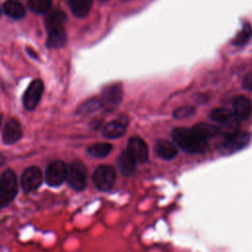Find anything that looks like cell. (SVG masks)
I'll use <instances>...</instances> for the list:
<instances>
[{
    "instance_id": "obj_22",
    "label": "cell",
    "mask_w": 252,
    "mask_h": 252,
    "mask_svg": "<svg viewBox=\"0 0 252 252\" xmlns=\"http://www.w3.org/2000/svg\"><path fill=\"white\" fill-rule=\"evenodd\" d=\"M192 129L206 140H208L209 138L215 137L219 133V128H217L216 126H214L212 124H208V123L196 124L195 126L192 127Z\"/></svg>"
},
{
    "instance_id": "obj_10",
    "label": "cell",
    "mask_w": 252,
    "mask_h": 252,
    "mask_svg": "<svg viewBox=\"0 0 252 252\" xmlns=\"http://www.w3.org/2000/svg\"><path fill=\"white\" fill-rule=\"evenodd\" d=\"M0 188L8 201L11 202L18 192L17 176L13 170L8 169L3 172L0 177Z\"/></svg>"
},
{
    "instance_id": "obj_1",
    "label": "cell",
    "mask_w": 252,
    "mask_h": 252,
    "mask_svg": "<svg viewBox=\"0 0 252 252\" xmlns=\"http://www.w3.org/2000/svg\"><path fill=\"white\" fill-rule=\"evenodd\" d=\"M171 137L175 144L188 154L204 153L208 147L207 140L197 134L192 128H175L171 132Z\"/></svg>"
},
{
    "instance_id": "obj_12",
    "label": "cell",
    "mask_w": 252,
    "mask_h": 252,
    "mask_svg": "<svg viewBox=\"0 0 252 252\" xmlns=\"http://www.w3.org/2000/svg\"><path fill=\"white\" fill-rule=\"evenodd\" d=\"M127 125L128 119L125 116H120L105 125L102 130V135L107 139H117L125 133Z\"/></svg>"
},
{
    "instance_id": "obj_28",
    "label": "cell",
    "mask_w": 252,
    "mask_h": 252,
    "mask_svg": "<svg viewBox=\"0 0 252 252\" xmlns=\"http://www.w3.org/2000/svg\"><path fill=\"white\" fill-rule=\"evenodd\" d=\"M10 202L8 201V199L6 198V196L4 195V193H3V191L1 190V188H0V208H2V207H5L6 205H8Z\"/></svg>"
},
{
    "instance_id": "obj_13",
    "label": "cell",
    "mask_w": 252,
    "mask_h": 252,
    "mask_svg": "<svg viewBox=\"0 0 252 252\" xmlns=\"http://www.w3.org/2000/svg\"><path fill=\"white\" fill-rule=\"evenodd\" d=\"M2 137L5 144L10 145L18 142L22 137V127L20 122L14 118L9 119L3 127Z\"/></svg>"
},
{
    "instance_id": "obj_26",
    "label": "cell",
    "mask_w": 252,
    "mask_h": 252,
    "mask_svg": "<svg viewBox=\"0 0 252 252\" xmlns=\"http://www.w3.org/2000/svg\"><path fill=\"white\" fill-rule=\"evenodd\" d=\"M101 105V101L100 98H92L90 100H88L83 106H82V111L83 112H90V111H94L97 108H99Z\"/></svg>"
},
{
    "instance_id": "obj_11",
    "label": "cell",
    "mask_w": 252,
    "mask_h": 252,
    "mask_svg": "<svg viewBox=\"0 0 252 252\" xmlns=\"http://www.w3.org/2000/svg\"><path fill=\"white\" fill-rule=\"evenodd\" d=\"M211 118L228 130L234 132L238 126L237 118L225 108H216L211 112Z\"/></svg>"
},
{
    "instance_id": "obj_7",
    "label": "cell",
    "mask_w": 252,
    "mask_h": 252,
    "mask_svg": "<svg viewBox=\"0 0 252 252\" xmlns=\"http://www.w3.org/2000/svg\"><path fill=\"white\" fill-rule=\"evenodd\" d=\"M42 93H43V84L40 80H33L29 88L27 89L25 94H24V98H23V102H24V105L27 109L29 110H32L34 109L39 100H40V97L42 95Z\"/></svg>"
},
{
    "instance_id": "obj_21",
    "label": "cell",
    "mask_w": 252,
    "mask_h": 252,
    "mask_svg": "<svg viewBox=\"0 0 252 252\" xmlns=\"http://www.w3.org/2000/svg\"><path fill=\"white\" fill-rule=\"evenodd\" d=\"M112 151V145L108 143H95L88 148V153L94 158H104Z\"/></svg>"
},
{
    "instance_id": "obj_19",
    "label": "cell",
    "mask_w": 252,
    "mask_h": 252,
    "mask_svg": "<svg viewBox=\"0 0 252 252\" xmlns=\"http://www.w3.org/2000/svg\"><path fill=\"white\" fill-rule=\"evenodd\" d=\"M3 10L6 15L13 19H22L26 15V11L23 5L14 0L6 1L3 5Z\"/></svg>"
},
{
    "instance_id": "obj_3",
    "label": "cell",
    "mask_w": 252,
    "mask_h": 252,
    "mask_svg": "<svg viewBox=\"0 0 252 252\" xmlns=\"http://www.w3.org/2000/svg\"><path fill=\"white\" fill-rule=\"evenodd\" d=\"M250 141V136L244 132L229 133L220 145V151L223 155H230L243 149Z\"/></svg>"
},
{
    "instance_id": "obj_20",
    "label": "cell",
    "mask_w": 252,
    "mask_h": 252,
    "mask_svg": "<svg viewBox=\"0 0 252 252\" xmlns=\"http://www.w3.org/2000/svg\"><path fill=\"white\" fill-rule=\"evenodd\" d=\"M66 42V33L64 30L48 32L47 46L51 48H59Z\"/></svg>"
},
{
    "instance_id": "obj_9",
    "label": "cell",
    "mask_w": 252,
    "mask_h": 252,
    "mask_svg": "<svg viewBox=\"0 0 252 252\" xmlns=\"http://www.w3.org/2000/svg\"><path fill=\"white\" fill-rule=\"evenodd\" d=\"M122 95H123V92L119 84L108 86L102 92L101 98H100L101 105L105 106L106 108H114L120 103L122 99Z\"/></svg>"
},
{
    "instance_id": "obj_8",
    "label": "cell",
    "mask_w": 252,
    "mask_h": 252,
    "mask_svg": "<svg viewBox=\"0 0 252 252\" xmlns=\"http://www.w3.org/2000/svg\"><path fill=\"white\" fill-rule=\"evenodd\" d=\"M42 182L41 170L36 166H31L25 169L21 177L22 188L25 192L29 193L34 191Z\"/></svg>"
},
{
    "instance_id": "obj_27",
    "label": "cell",
    "mask_w": 252,
    "mask_h": 252,
    "mask_svg": "<svg viewBox=\"0 0 252 252\" xmlns=\"http://www.w3.org/2000/svg\"><path fill=\"white\" fill-rule=\"evenodd\" d=\"M243 85H244V87H245L247 90L252 91V73L248 74V75L245 77V79H244V81H243Z\"/></svg>"
},
{
    "instance_id": "obj_25",
    "label": "cell",
    "mask_w": 252,
    "mask_h": 252,
    "mask_svg": "<svg viewBox=\"0 0 252 252\" xmlns=\"http://www.w3.org/2000/svg\"><path fill=\"white\" fill-rule=\"evenodd\" d=\"M195 111V108L191 105H186V106H181L178 107L177 109L174 110L173 116L176 118H185L190 115H192Z\"/></svg>"
},
{
    "instance_id": "obj_5",
    "label": "cell",
    "mask_w": 252,
    "mask_h": 252,
    "mask_svg": "<svg viewBox=\"0 0 252 252\" xmlns=\"http://www.w3.org/2000/svg\"><path fill=\"white\" fill-rule=\"evenodd\" d=\"M67 165L62 160H54L46 168L45 180L48 185L56 187L66 180Z\"/></svg>"
},
{
    "instance_id": "obj_15",
    "label": "cell",
    "mask_w": 252,
    "mask_h": 252,
    "mask_svg": "<svg viewBox=\"0 0 252 252\" xmlns=\"http://www.w3.org/2000/svg\"><path fill=\"white\" fill-rule=\"evenodd\" d=\"M155 152L158 157L166 160L174 158L177 155L176 147L166 140L158 141L155 146Z\"/></svg>"
},
{
    "instance_id": "obj_2",
    "label": "cell",
    "mask_w": 252,
    "mask_h": 252,
    "mask_svg": "<svg viewBox=\"0 0 252 252\" xmlns=\"http://www.w3.org/2000/svg\"><path fill=\"white\" fill-rule=\"evenodd\" d=\"M116 180V173L112 166L102 164L97 166L93 173V181L100 191H109Z\"/></svg>"
},
{
    "instance_id": "obj_31",
    "label": "cell",
    "mask_w": 252,
    "mask_h": 252,
    "mask_svg": "<svg viewBox=\"0 0 252 252\" xmlns=\"http://www.w3.org/2000/svg\"><path fill=\"white\" fill-rule=\"evenodd\" d=\"M0 16H1V10H0Z\"/></svg>"
},
{
    "instance_id": "obj_29",
    "label": "cell",
    "mask_w": 252,
    "mask_h": 252,
    "mask_svg": "<svg viewBox=\"0 0 252 252\" xmlns=\"http://www.w3.org/2000/svg\"><path fill=\"white\" fill-rule=\"evenodd\" d=\"M4 162H5V158H4V156H3V155H1V154H0V166H1V165H3V164H4Z\"/></svg>"
},
{
    "instance_id": "obj_6",
    "label": "cell",
    "mask_w": 252,
    "mask_h": 252,
    "mask_svg": "<svg viewBox=\"0 0 252 252\" xmlns=\"http://www.w3.org/2000/svg\"><path fill=\"white\" fill-rule=\"evenodd\" d=\"M126 152L136 161V163H143L147 161L149 158L148 146L139 137H133L128 141Z\"/></svg>"
},
{
    "instance_id": "obj_30",
    "label": "cell",
    "mask_w": 252,
    "mask_h": 252,
    "mask_svg": "<svg viewBox=\"0 0 252 252\" xmlns=\"http://www.w3.org/2000/svg\"><path fill=\"white\" fill-rule=\"evenodd\" d=\"M1 123H2V115H0V127H1Z\"/></svg>"
},
{
    "instance_id": "obj_23",
    "label": "cell",
    "mask_w": 252,
    "mask_h": 252,
    "mask_svg": "<svg viewBox=\"0 0 252 252\" xmlns=\"http://www.w3.org/2000/svg\"><path fill=\"white\" fill-rule=\"evenodd\" d=\"M29 8L36 13V14H44L48 12L51 8L52 1L51 0H30Z\"/></svg>"
},
{
    "instance_id": "obj_24",
    "label": "cell",
    "mask_w": 252,
    "mask_h": 252,
    "mask_svg": "<svg viewBox=\"0 0 252 252\" xmlns=\"http://www.w3.org/2000/svg\"><path fill=\"white\" fill-rule=\"evenodd\" d=\"M251 36H252V28L249 23H245L241 31L237 33V35L233 39V43L235 45H244L249 41Z\"/></svg>"
},
{
    "instance_id": "obj_18",
    "label": "cell",
    "mask_w": 252,
    "mask_h": 252,
    "mask_svg": "<svg viewBox=\"0 0 252 252\" xmlns=\"http://www.w3.org/2000/svg\"><path fill=\"white\" fill-rule=\"evenodd\" d=\"M70 8L78 18L86 17L93 5V0H70Z\"/></svg>"
},
{
    "instance_id": "obj_17",
    "label": "cell",
    "mask_w": 252,
    "mask_h": 252,
    "mask_svg": "<svg viewBox=\"0 0 252 252\" xmlns=\"http://www.w3.org/2000/svg\"><path fill=\"white\" fill-rule=\"evenodd\" d=\"M118 167L123 175H132L136 170V161L129 156L127 152H123L118 158Z\"/></svg>"
},
{
    "instance_id": "obj_14",
    "label": "cell",
    "mask_w": 252,
    "mask_h": 252,
    "mask_svg": "<svg viewBox=\"0 0 252 252\" xmlns=\"http://www.w3.org/2000/svg\"><path fill=\"white\" fill-rule=\"evenodd\" d=\"M233 115L239 120L246 119L250 116L252 111V104L250 100L244 95H238L232 102Z\"/></svg>"
},
{
    "instance_id": "obj_16",
    "label": "cell",
    "mask_w": 252,
    "mask_h": 252,
    "mask_svg": "<svg viewBox=\"0 0 252 252\" xmlns=\"http://www.w3.org/2000/svg\"><path fill=\"white\" fill-rule=\"evenodd\" d=\"M66 15L61 11H55L48 15L46 19V30L47 32L50 31H57V30H64V25L66 22Z\"/></svg>"
},
{
    "instance_id": "obj_4",
    "label": "cell",
    "mask_w": 252,
    "mask_h": 252,
    "mask_svg": "<svg viewBox=\"0 0 252 252\" xmlns=\"http://www.w3.org/2000/svg\"><path fill=\"white\" fill-rule=\"evenodd\" d=\"M66 181L75 190L81 191L87 185L86 169L83 164L79 162H73L67 165Z\"/></svg>"
}]
</instances>
